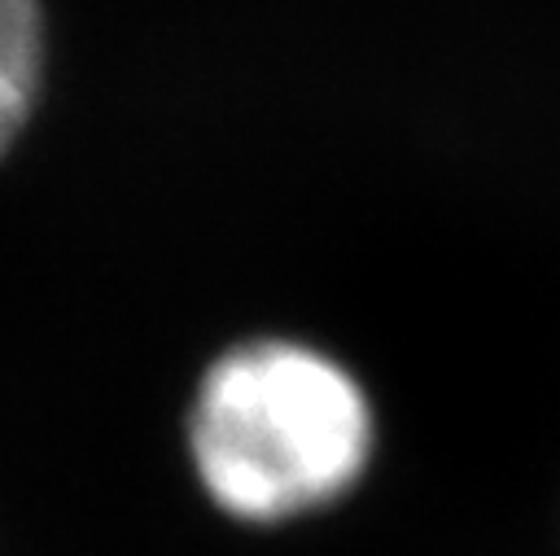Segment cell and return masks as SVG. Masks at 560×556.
<instances>
[{"mask_svg":"<svg viewBox=\"0 0 560 556\" xmlns=\"http://www.w3.org/2000/svg\"><path fill=\"white\" fill-rule=\"evenodd\" d=\"M44 83L39 0H0V158L26 131Z\"/></svg>","mask_w":560,"mask_h":556,"instance_id":"cell-2","label":"cell"},{"mask_svg":"<svg viewBox=\"0 0 560 556\" xmlns=\"http://www.w3.org/2000/svg\"><path fill=\"white\" fill-rule=\"evenodd\" d=\"M201 495L232 521L280 525L341 503L376 455L363 381L298 337H245L219 350L184 416Z\"/></svg>","mask_w":560,"mask_h":556,"instance_id":"cell-1","label":"cell"}]
</instances>
